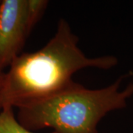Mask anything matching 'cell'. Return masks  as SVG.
<instances>
[{"instance_id":"obj_4","label":"cell","mask_w":133,"mask_h":133,"mask_svg":"<svg viewBox=\"0 0 133 133\" xmlns=\"http://www.w3.org/2000/svg\"><path fill=\"white\" fill-rule=\"evenodd\" d=\"M0 133H35L19 124L15 116L13 108H3L0 110ZM51 133H56L52 132Z\"/></svg>"},{"instance_id":"obj_1","label":"cell","mask_w":133,"mask_h":133,"mask_svg":"<svg viewBox=\"0 0 133 133\" xmlns=\"http://www.w3.org/2000/svg\"><path fill=\"white\" fill-rule=\"evenodd\" d=\"M78 42L69 23L61 19L56 33L42 48L18 56L3 74L0 110L18 109L65 90L76 82L72 76L81 70H109L118 64L114 56H87Z\"/></svg>"},{"instance_id":"obj_2","label":"cell","mask_w":133,"mask_h":133,"mask_svg":"<svg viewBox=\"0 0 133 133\" xmlns=\"http://www.w3.org/2000/svg\"><path fill=\"white\" fill-rule=\"evenodd\" d=\"M131 73L104 88L90 90L75 82L44 99L18 108L16 119L30 131L51 128L56 133H98V124L110 112L125 108L133 95V82L121 84Z\"/></svg>"},{"instance_id":"obj_3","label":"cell","mask_w":133,"mask_h":133,"mask_svg":"<svg viewBox=\"0 0 133 133\" xmlns=\"http://www.w3.org/2000/svg\"><path fill=\"white\" fill-rule=\"evenodd\" d=\"M32 31L28 19V0L0 1V70L21 54Z\"/></svg>"},{"instance_id":"obj_5","label":"cell","mask_w":133,"mask_h":133,"mask_svg":"<svg viewBox=\"0 0 133 133\" xmlns=\"http://www.w3.org/2000/svg\"><path fill=\"white\" fill-rule=\"evenodd\" d=\"M4 72L0 70V88H1V84H2V77H3Z\"/></svg>"}]
</instances>
